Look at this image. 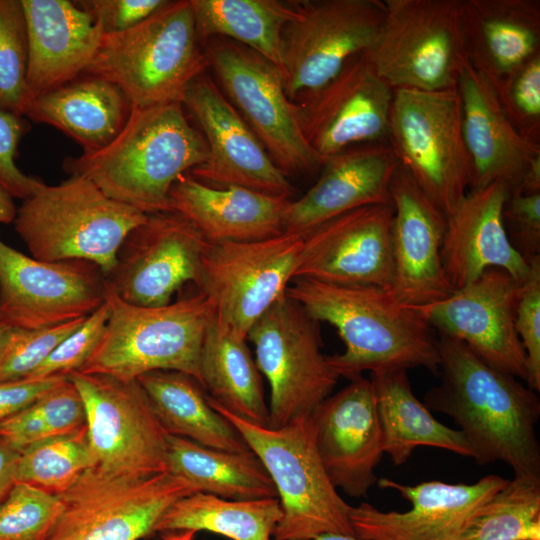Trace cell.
Segmentation results:
<instances>
[{
  "label": "cell",
  "instance_id": "1",
  "mask_svg": "<svg viewBox=\"0 0 540 540\" xmlns=\"http://www.w3.org/2000/svg\"><path fill=\"white\" fill-rule=\"evenodd\" d=\"M437 334L441 381L425 393L423 404L454 420L479 465L500 461L514 476L540 479L536 392L462 341Z\"/></svg>",
  "mask_w": 540,
  "mask_h": 540
},
{
  "label": "cell",
  "instance_id": "2",
  "mask_svg": "<svg viewBox=\"0 0 540 540\" xmlns=\"http://www.w3.org/2000/svg\"><path fill=\"white\" fill-rule=\"evenodd\" d=\"M286 295L317 322L336 328L345 349L327 356L339 377L422 367L439 375L438 334L416 307L389 289L293 278Z\"/></svg>",
  "mask_w": 540,
  "mask_h": 540
},
{
  "label": "cell",
  "instance_id": "3",
  "mask_svg": "<svg viewBox=\"0 0 540 540\" xmlns=\"http://www.w3.org/2000/svg\"><path fill=\"white\" fill-rule=\"evenodd\" d=\"M209 158L202 133L182 104L132 107L119 134L103 148L66 157L69 175L92 181L108 197L145 214L169 210L175 181Z\"/></svg>",
  "mask_w": 540,
  "mask_h": 540
},
{
  "label": "cell",
  "instance_id": "4",
  "mask_svg": "<svg viewBox=\"0 0 540 540\" xmlns=\"http://www.w3.org/2000/svg\"><path fill=\"white\" fill-rule=\"evenodd\" d=\"M189 0H166L136 26L103 34L85 74L116 85L132 107L180 102L209 68Z\"/></svg>",
  "mask_w": 540,
  "mask_h": 540
},
{
  "label": "cell",
  "instance_id": "5",
  "mask_svg": "<svg viewBox=\"0 0 540 540\" xmlns=\"http://www.w3.org/2000/svg\"><path fill=\"white\" fill-rule=\"evenodd\" d=\"M108 288V286H107ZM109 317L88 359L78 370L121 380H136L156 370L178 371L200 382V354L214 318L202 292L159 307L121 300L109 288Z\"/></svg>",
  "mask_w": 540,
  "mask_h": 540
},
{
  "label": "cell",
  "instance_id": "6",
  "mask_svg": "<svg viewBox=\"0 0 540 540\" xmlns=\"http://www.w3.org/2000/svg\"><path fill=\"white\" fill-rule=\"evenodd\" d=\"M208 401L238 430L274 483L283 516L272 540L355 536L350 522L352 506L339 495L324 469L310 415L272 429L225 410L209 396Z\"/></svg>",
  "mask_w": 540,
  "mask_h": 540
},
{
  "label": "cell",
  "instance_id": "7",
  "mask_svg": "<svg viewBox=\"0 0 540 540\" xmlns=\"http://www.w3.org/2000/svg\"><path fill=\"white\" fill-rule=\"evenodd\" d=\"M146 218L108 197L89 179L69 175L24 199L14 226L31 257L48 262L83 259L107 276L126 236Z\"/></svg>",
  "mask_w": 540,
  "mask_h": 540
},
{
  "label": "cell",
  "instance_id": "8",
  "mask_svg": "<svg viewBox=\"0 0 540 540\" xmlns=\"http://www.w3.org/2000/svg\"><path fill=\"white\" fill-rule=\"evenodd\" d=\"M388 143L399 164L446 215L469 190L457 89H393Z\"/></svg>",
  "mask_w": 540,
  "mask_h": 540
},
{
  "label": "cell",
  "instance_id": "9",
  "mask_svg": "<svg viewBox=\"0 0 540 540\" xmlns=\"http://www.w3.org/2000/svg\"><path fill=\"white\" fill-rule=\"evenodd\" d=\"M255 361L270 386L268 427L309 416L331 395L339 376L322 353L319 322L285 295L248 333Z\"/></svg>",
  "mask_w": 540,
  "mask_h": 540
},
{
  "label": "cell",
  "instance_id": "10",
  "mask_svg": "<svg viewBox=\"0 0 540 540\" xmlns=\"http://www.w3.org/2000/svg\"><path fill=\"white\" fill-rule=\"evenodd\" d=\"M195 492L169 471L133 478L92 466L58 494L62 509L47 540H140L154 535L174 502Z\"/></svg>",
  "mask_w": 540,
  "mask_h": 540
},
{
  "label": "cell",
  "instance_id": "11",
  "mask_svg": "<svg viewBox=\"0 0 540 540\" xmlns=\"http://www.w3.org/2000/svg\"><path fill=\"white\" fill-rule=\"evenodd\" d=\"M204 51L220 89L288 176L321 167L306 141L296 103L285 89L282 71L255 51L227 38L214 37Z\"/></svg>",
  "mask_w": 540,
  "mask_h": 540
},
{
  "label": "cell",
  "instance_id": "12",
  "mask_svg": "<svg viewBox=\"0 0 540 540\" xmlns=\"http://www.w3.org/2000/svg\"><path fill=\"white\" fill-rule=\"evenodd\" d=\"M385 19L368 52L393 89H456L464 59L461 0H384Z\"/></svg>",
  "mask_w": 540,
  "mask_h": 540
},
{
  "label": "cell",
  "instance_id": "13",
  "mask_svg": "<svg viewBox=\"0 0 540 540\" xmlns=\"http://www.w3.org/2000/svg\"><path fill=\"white\" fill-rule=\"evenodd\" d=\"M303 235L208 243L196 286L218 324L247 338L254 324L286 295L298 266Z\"/></svg>",
  "mask_w": 540,
  "mask_h": 540
},
{
  "label": "cell",
  "instance_id": "14",
  "mask_svg": "<svg viewBox=\"0 0 540 540\" xmlns=\"http://www.w3.org/2000/svg\"><path fill=\"white\" fill-rule=\"evenodd\" d=\"M85 407L93 466L109 474L148 478L168 471V433L137 380L71 373Z\"/></svg>",
  "mask_w": 540,
  "mask_h": 540
},
{
  "label": "cell",
  "instance_id": "15",
  "mask_svg": "<svg viewBox=\"0 0 540 540\" xmlns=\"http://www.w3.org/2000/svg\"><path fill=\"white\" fill-rule=\"evenodd\" d=\"M296 16L282 34V59L288 98L319 89L353 56L370 52L385 19L381 0L293 1Z\"/></svg>",
  "mask_w": 540,
  "mask_h": 540
},
{
  "label": "cell",
  "instance_id": "16",
  "mask_svg": "<svg viewBox=\"0 0 540 540\" xmlns=\"http://www.w3.org/2000/svg\"><path fill=\"white\" fill-rule=\"evenodd\" d=\"M106 276L87 260L40 261L0 241V319L42 328L86 318L106 301Z\"/></svg>",
  "mask_w": 540,
  "mask_h": 540
},
{
  "label": "cell",
  "instance_id": "17",
  "mask_svg": "<svg viewBox=\"0 0 540 540\" xmlns=\"http://www.w3.org/2000/svg\"><path fill=\"white\" fill-rule=\"evenodd\" d=\"M392 100L393 88L365 52L351 57L324 86L294 102L301 131L323 161L350 147L388 142Z\"/></svg>",
  "mask_w": 540,
  "mask_h": 540
},
{
  "label": "cell",
  "instance_id": "18",
  "mask_svg": "<svg viewBox=\"0 0 540 540\" xmlns=\"http://www.w3.org/2000/svg\"><path fill=\"white\" fill-rule=\"evenodd\" d=\"M207 244L182 215L173 211L147 214L121 244L116 264L106 276L107 286L129 304L167 305L184 284L198 283Z\"/></svg>",
  "mask_w": 540,
  "mask_h": 540
},
{
  "label": "cell",
  "instance_id": "19",
  "mask_svg": "<svg viewBox=\"0 0 540 540\" xmlns=\"http://www.w3.org/2000/svg\"><path fill=\"white\" fill-rule=\"evenodd\" d=\"M181 104L199 125L206 141L208 160L189 174L214 187L237 186L289 198L288 176L206 73L186 89Z\"/></svg>",
  "mask_w": 540,
  "mask_h": 540
},
{
  "label": "cell",
  "instance_id": "20",
  "mask_svg": "<svg viewBox=\"0 0 540 540\" xmlns=\"http://www.w3.org/2000/svg\"><path fill=\"white\" fill-rule=\"evenodd\" d=\"M520 287L505 270L489 268L448 298L416 308L437 333L462 341L491 366L525 381V352L515 330Z\"/></svg>",
  "mask_w": 540,
  "mask_h": 540
},
{
  "label": "cell",
  "instance_id": "21",
  "mask_svg": "<svg viewBox=\"0 0 540 540\" xmlns=\"http://www.w3.org/2000/svg\"><path fill=\"white\" fill-rule=\"evenodd\" d=\"M507 481L487 475L473 484L433 480L406 485L379 478L380 488L395 490L411 508L385 512L363 502L351 507V526L362 540H459L482 506Z\"/></svg>",
  "mask_w": 540,
  "mask_h": 540
},
{
  "label": "cell",
  "instance_id": "22",
  "mask_svg": "<svg viewBox=\"0 0 540 540\" xmlns=\"http://www.w3.org/2000/svg\"><path fill=\"white\" fill-rule=\"evenodd\" d=\"M393 214L391 203L371 204L308 231L294 278L390 289Z\"/></svg>",
  "mask_w": 540,
  "mask_h": 540
},
{
  "label": "cell",
  "instance_id": "23",
  "mask_svg": "<svg viewBox=\"0 0 540 540\" xmlns=\"http://www.w3.org/2000/svg\"><path fill=\"white\" fill-rule=\"evenodd\" d=\"M389 195L394 208L393 279L389 291L398 302L411 307L448 298L456 289L441 260L446 214L400 164L392 177Z\"/></svg>",
  "mask_w": 540,
  "mask_h": 540
},
{
  "label": "cell",
  "instance_id": "24",
  "mask_svg": "<svg viewBox=\"0 0 540 540\" xmlns=\"http://www.w3.org/2000/svg\"><path fill=\"white\" fill-rule=\"evenodd\" d=\"M310 416L316 449L332 484L351 497L367 496L377 483L375 469L384 454L371 379L350 380Z\"/></svg>",
  "mask_w": 540,
  "mask_h": 540
},
{
  "label": "cell",
  "instance_id": "25",
  "mask_svg": "<svg viewBox=\"0 0 540 540\" xmlns=\"http://www.w3.org/2000/svg\"><path fill=\"white\" fill-rule=\"evenodd\" d=\"M463 139L470 162L469 190L503 181L516 192L540 166V145L523 138L506 118L492 83L464 58L458 75Z\"/></svg>",
  "mask_w": 540,
  "mask_h": 540
},
{
  "label": "cell",
  "instance_id": "26",
  "mask_svg": "<svg viewBox=\"0 0 540 540\" xmlns=\"http://www.w3.org/2000/svg\"><path fill=\"white\" fill-rule=\"evenodd\" d=\"M506 184L497 180L468 190L446 215L441 260L455 289L474 282L489 268H500L522 283L530 264L511 245L503 222L509 196Z\"/></svg>",
  "mask_w": 540,
  "mask_h": 540
},
{
  "label": "cell",
  "instance_id": "27",
  "mask_svg": "<svg viewBox=\"0 0 540 540\" xmlns=\"http://www.w3.org/2000/svg\"><path fill=\"white\" fill-rule=\"evenodd\" d=\"M398 165L388 142L350 147L325 158L316 183L290 201L284 232L304 235L351 210L391 203L389 187Z\"/></svg>",
  "mask_w": 540,
  "mask_h": 540
},
{
  "label": "cell",
  "instance_id": "28",
  "mask_svg": "<svg viewBox=\"0 0 540 540\" xmlns=\"http://www.w3.org/2000/svg\"><path fill=\"white\" fill-rule=\"evenodd\" d=\"M31 100L84 75L101 43L98 24L69 0H21Z\"/></svg>",
  "mask_w": 540,
  "mask_h": 540
},
{
  "label": "cell",
  "instance_id": "29",
  "mask_svg": "<svg viewBox=\"0 0 540 540\" xmlns=\"http://www.w3.org/2000/svg\"><path fill=\"white\" fill-rule=\"evenodd\" d=\"M289 198L243 187H214L189 173L169 192V210L182 215L208 243L256 241L284 232Z\"/></svg>",
  "mask_w": 540,
  "mask_h": 540
},
{
  "label": "cell",
  "instance_id": "30",
  "mask_svg": "<svg viewBox=\"0 0 540 540\" xmlns=\"http://www.w3.org/2000/svg\"><path fill=\"white\" fill-rule=\"evenodd\" d=\"M464 58L491 83L540 54L539 0H461Z\"/></svg>",
  "mask_w": 540,
  "mask_h": 540
},
{
  "label": "cell",
  "instance_id": "31",
  "mask_svg": "<svg viewBox=\"0 0 540 540\" xmlns=\"http://www.w3.org/2000/svg\"><path fill=\"white\" fill-rule=\"evenodd\" d=\"M131 108L116 85L84 74L33 98L24 116L55 127L78 143L83 152H91L103 148L119 134Z\"/></svg>",
  "mask_w": 540,
  "mask_h": 540
},
{
  "label": "cell",
  "instance_id": "32",
  "mask_svg": "<svg viewBox=\"0 0 540 540\" xmlns=\"http://www.w3.org/2000/svg\"><path fill=\"white\" fill-rule=\"evenodd\" d=\"M382 432L383 451L395 466L404 464L421 446L463 457L473 452L459 430L439 422L413 393L407 370L371 373Z\"/></svg>",
  "mask_w": 540,
  "mask_h": 540
},
{
  "label": "cell",
  "instance_id": "33",
  "mask_svg": "<svg viewBox=\"0 0 540 540\" xmlns=\"http://www.w3.org/2000/svg\"><path fill=\"white\" fill-rule=\"evenodd\" d=\"M136 380L168 434L213 449L251 451L238 430L210 405L205 389L194 377L156 370Z\"/></svg>",
  "mask_w": 540,
  "mask_h": 540
},
{
  "label": "cell",
  "instance_id": "34",
  "mask_svg": "<svg viewBox=\"0 0 540 540\" xmlns=\"http://www.w3.org/2000/svg\"><path fill=\"white\" fill-rule=\"evenodd\" d=\"M247 338L210 322L200 354V382L208 396L225 410L268 426L262 374Z\"/></svg>",
  "mask_w": 540,
  "mask_h": 540
},
{
  "label": "cell",
  "instance_id": "35",
  "mask_svg": "<svg viewBox=\"0 0 540 540\" xmlns=\"http://www.w3.org/2000/svg\"><path fill=\"white\" fill-rule=\"evenodd\" d=\"M167 465L170 473L188 481L197 492L231 500L278 498L272 479L252 451L213 449L169 434Z\"/></svg>",
  "mask_w": 540,
  "mask_h": 540
},
{
  "label": "cell",
  "instance_id": "36",
  "mask_svg": "<svg viewBox=\"0 0 540 540\" xmlns=\"http://www.w3.org/2000/svg\"><path fill=\"white\" fill-rule=\"evenodd\" d=\"M189 1L202 45L214 37L230 39L255 51L283 73L282 34L296 16L293 1Z\"/></svg>",
  "mask_w": 540,
  "mask_h": 540
},
{
  "label": "cell",
  "instance_id": "37",
  "mask_svg": "<svg viewBox=\"0 0 540 540\" xmlns=\"http://www.w3.org/2000/svg\"><path fill=\"white\" fill-rule=\"evenodd\" d=\"M282 516L278 498L231 500L195 492L178 499L162 514L154 534L191 529L231 540H272Z\"/></svg>",
  "mask_w": 540,
  "mask_h": 540
},
{
  "label": "cell",
  "instance_id": "38",
  "mask_svg": "<svg viewBox=\"0 0 540 540\" xmlns=\"http://www.w3.org/2000/svg\"><path fill=\"white\" fill-rule=\"evenodd\" d=\"M459 540H540V479L517 477L478 511Z\"/></svg>",
  "mask_w": 540,
  "mask_h": 540
},
{
  "label": "cell",
  "instance_id": "39",
  "mask_svg": "<svg viewBox=\"0 0 540 540\" xmlns=\"http://www.w3.org/2000/svg\"><path fill=\"white\" fill-rule=\"evenodd\" d=\"M15 482L58 495L93 466L86 426L37 441L19 452Z\"/></svg>",
  "mask_w": 540,
  "mask_h": 540
},
{
  "label": "cell",
  "instance_id": "40",
  "mask_svg": "<svg viewBox=\"0 0 540 540\" xmlns=\"http://www.w3.org/2000/svg\"><path fill=\"white\" fill-rule=\"evenodd\" d=\"M28 42L21 0H0V110L18 116L31 101L26 82Z\"/></svg>",
  "mask_w": 540,
  "mask_h": 540
},
{
  "label": "cell",
  "instance_id": "41",
  "mask_svg": "<svg viewBox=\"0 0 540 540\" xmlns=\"http://www.w3.org/2000/svg\"><path fill=\"white\" fill-rule=\"evenodd\" d=\"M61 509L58 495L16 482L0 504V540H47Z\"/></svg>",
  "mask_w": 540,
  "mask_h": 540
},
{
  "label": "cell",
  "instance_id": "42",
  "mask_svg": "<svg viewBox=\"0 0 540 540\" xmlns=\"http://www.w3.org/2000/svg\"><path fill=\"white\" fill-rule=\"evenodd\" d=\"M86 318L42 328H8L0 341V382L27 378Z\"/></svg>",
  "mask_w": 540,
  "mask_h": 540
},
{
  "label": "cell",
  "instance_id": "43",
  "mask_svg": "<svg viewBox=\"0 0 540 540\" xmlns=\"http://www.w3.org/2000/svg\"><path fill=\"white\" fill-rule=\"evenodd\" d=\"M492 85L511 125L523 138L540 145V54Z\"/></svg>",
  "mask_w": 540,
  "mask_h": 540
},
{
  "label": "cell",
  "instance_id": "44",
  "mask_svg": "<svg viewBox=\"0 0 540 540\" xmlns=\"http://www.w3.org/2000/svg\"><path fill=\"white\" fill-rule=\"evenodd\" d=\"M530 271L521 283L515 330L525 352L527 386L540 391V255L528 259Z\"/></svg>",
  "mask_w": 540,
  "mask_h": 540
},
{
  "label": "cell",
  "instance_id": "45",
  "mask_svg": "<svg viewBox=\"0 0 540 540\" xmlns=\"http://www.w3.org/2000/svg\"><path fill=\"white\" fill-rule=\"evenodd\" d=\"M108 317L109 306L105 301L25 379H45L54 376L68 377L71 373L78 371L98 343Z\"/></svg>",
  "mask_w": 540,
  "mask_h": 540
},
{
  "label": "cell",
  "instance_id": "46",
  "mask_svg": "<svg viewBox=\"0 0 540 540\" xmlns=\"http://www.w3.org/2000/svg\"><path fill=\"white\" fill-rule=\"evenodd\" d=\"M30 126L23 116L0 110V186L13 198L26 199L45 183L23 173L16 165L18 145Z\"/></svg>",
  "mask_w": 540,
  "mask_h": 540
},
{
  "label": "cell",
  "instance_id": "47",
  "mask_svg": "<svg viewBox=\"0 0 540 540\" xmlns=\"http://www.w3.org/2000/svg\"><path fill=\"white\" fill-rule=\"evenodd\" d=\"M503 222L513 248L526 260L540 255V192L509 194Z\"/></svg>",
  "mask_w": 540,
  "mask_h": 540
},
{
  "label": "cell",
  "instance_id": "48",
  "mask_svg": "<svg viewBox=\"0 0 540 540\" xmlns=\"http://www.w3.org/2000/svg\"><path fill=\"white\" fill-rule=\"evenodd\" d=\"M32 405L50 437L71 433L86 426L83 400L68 378Z\"/></svg>",
  "mask_w": 540,
  "mask_h": 540
},
{
  "label": "cell",
  "instance_id": "49",
  "mask_svg": "<svg viewBox=\"0 0 540 540\" xmlns=\"http://www.w3.org/2000/svg\"><path fill=\"white\" fill-rule=\"evenodd\" d=\"M98 24L103 34L126 31L149 17L166 0H75Z\"/></svg>",
  "mask_w": 540,
  "mask_h": 540
},
{
  "label": "cell",
  "instance_id": "50",
  "mask_svg": "<svg viewBox=\"0 0 540 540\" xmlns=\"http://www.w3.org/2000/svg\"><path fill=\"white\" fill-rule=\"evenodd\" d=\"M68 377L20 379L0 382V422L33 404Z\"/></svg>",
  "mask_w": 540,
  "mask_h": 540
},
{
  "label": "cell",
  "instance_id": "51",
  "mask_svg": "<svg viewBox=\"0 0 540 540\" xmlns=\"http://www.w3.org/2000/svg\"><path fill=\"white\" fill-rule=\"evenodd\" d=\"M19 452L0 441V504L15 482V469Z\"/></svg>",
  "mask_w": 540,
  "mask_h": 540
},
{
  "label": "cell",
  "instance_id": "52",
  "mask_svg": "<svg viewBox=\"0 0 540 540\" xmlns=\"http://www.w3.org/2000/svg\"><path fill=\"white\" fill-rule=\"evenodd\" d=\"M17 210L12 195L0 186V223H14Z\"/></svg>",
  "mask_w": 540,
  "mask_h": 540
},
{
  "label": "cell",
  "instance_id": "53",
  "mask_svg": "<svg viewBox=\"0 0 540 540\" xmlns=\"http://www.w3.org/2000/svg\"><path fill=\"white\" fill-rule=\"evenodd\" d=\"M196 533L191 529L163 532L159 540H193Z\"/></svg>",
  "mask_w": 540,
  "mask_h": 540
},
{
  "label": "cell",
  "instance_id": "54",
  "mask_svg": "<svg viewBox=\"0 0 540 540\" xmlns=\"http://www.w3.org/2000/svg\"><path fill=\"white\" fill-rule=\"evenodd\" d=\"M312 540H362V539H359L356 536L345 535V534H324Z\"/></svg>",
  "mask_w": 540,
  "mask_h": 540
},
{
  "label": "cell",
  "instance_id": "55",
  "mask_svg": "<svg viewBox=\"0 0 540 540\" xmlns=\"http://www.w3.org/2000/svg\"><path fill=\"white\" fill-rule=\"evenodd\" d=\"M9 327L0 319V341Z\"/></svg>",
  "mask_w": 540,
  "mask_h": 540
}]
</instances>
